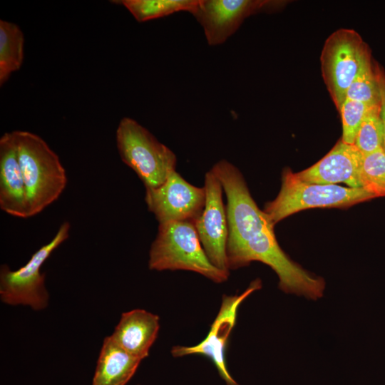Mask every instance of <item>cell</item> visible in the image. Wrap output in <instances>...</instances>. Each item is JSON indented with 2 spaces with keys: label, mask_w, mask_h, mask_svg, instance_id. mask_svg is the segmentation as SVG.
Segmentation results:
<instances>
[{
  "label": "cell",
  "mask_w": 385,
  "mask_h": 385,
  "mask_svg": "<svg viewBox=\"0 0 385 385\" xmlns=\"http://www.w3.org/2000/svg\"><path fill=\"white\" fill-rule=\"evenodd\" d=\"M211 171L221 183L227 199L229 270L260 262L277 274L279 288L284 292L314 300L322 297L324 279L303 269L282 250L276 239L274 225L258 207L240 170L222 160Z\"/></svg>",
  "instance_id": "1"
},
{
  "label": "cell",
  "mask_w": 385,
  "mask_h": 385,
  "mask_svg": "<svg viewBox=\"0 0 385 385\" xmlns=\"http://www.w3.org/2000/svg\"><path fill=\"white\" fill-rule=\"evenodd\" d=\"M16 145L28 203L29 217L54 202L67 184L58 155L39 135L25 130L12 131Z\"/></svg>",
  "instance_id": "2"
},
{
  "label": "cell",
  "mask_w": 385,
  "mask_h": 385,
  "mask_svg": "<svg viewBox=\"0 0 385 385\" xmlns=\"http://www.w3.org/2000/svg\"><path fill=\"white\" fill-rule=\"evenodd\" d=\"M148 267L155 271H191L215 283L225 282L230 274L211 263L200 243L195 224L189 222L159 224L149 251Z\"/></svg>",
  "instance_id": "3"
},
{
  "label": "cell",
  "mask_w": 385,
  "mask_h": 385,
  "mask_svg": "<svg viewBox=\"0 0 385 385\" xmlns=\"http://www.w3.org/2000/svg\"><path fill=\"white\" fill-rule=\"evenodd\" d=\"M375 198L362 188L311 183L298 178L289 168L282 175L277 196L265 204L264 212L275 225L299 211L317 207L345 208Z\"/></svg>",
  "instance_id": "4"
},
{
  "label": "cell",
  "mask_w": 385,
  "mask_h": 385,
  "mask_svg": "<svg viewBox=\"0 0 385 385\" xmlns=\"http://www.w3.org/2000/svg\"><path fill=\"white\" fill-rule=\"evenodd\" d=\"M115 141L122 161L136 173L145 188L159 187L176 171L175 154L131 118L120 120Z\"/></svg>",
  "instance_id": "5"
},
{
  "label": "cell",
  "mask_w": 385,
  "mask_h": 385,
  "mask_svg": "<svg viewBox=\"0 0 385 385\" xmlns=\"http://www.w3.org/2000/svg\"><path fill=\"white\" fill-rule=\"evenodd\" d=\"M71 225L64 221L52 240L33 254L26 265L11 270L6 265L0 268V299L8 305L28 306L36 311L48 305L49 294L41 266L69 237Z\"/></svg>",
  "instance_id": "6"
},
{
  "label": "cell",
  "mask_w": 385,
  "mask_h": 385,
  "mask_svg": "<svg viewBox=\"0 0 385 385\" xmlns=\"http://www.w3.org/2000/svg\"><path fill=\"white\" fill-rule=\"evenodd\" d=\"M320 61L324 81L339 111L349 87L371 61L369 49L354 30L341 29L326 40Z\"/></svg>",
  "instance_id": "7"
},
{
  "label": "cell",
  "mask_w": 385,
  "mask_h": 385,
  "mask_svg": "<svg viewBox=\"0 0 385 385\" xmlns=\"http://www.w3.org/2000/svg\"><path fill=\"white\" fill-rule=\"evenodd\" d=\"M260 279L252 281L240 294L225 295L220 310L211 324L206 337L192 346H175L171 349L174 357L188 355H202L210 359L215 366L220 377L227 385H240L230 375L225 361V351L230 335L235 327L237 310L242 302L252 292L261 289Z\"/></svg>",
  "instance_id": "8"
},
{
  "label": "cell",
  "mask_w": 385,
  "mask_h": 385,
  "mask_svg": "<svg viewBox=\"0 0 385 385\" xmlns=\"http://www.w3.org/2000/svg\"><path fill=\"white\" fill-rule=\"evenodd\" d=\"M145 201L159 224L189 222L201 215L205 203L203 187H196L173 172L159 187L145 188Z\"/></svg>",
  "instance_id": "9"
},
{
  "label": "cell",
  "mask_w": 385,
  "mask_h": 385,
  "mask_svg": "<svg viewBox=\"0 0 385 385\" xmlns=\"http://www.w3.org/2000/svg\"><path fill=\"white\" fill-rule=\"evenodd\" d=\"M203 188L205 192V207L195 227L211 263L218 269L230 272L226 254L228 223L222 199L224 190L211 170L205 173Z\"/></svg>",
  "instance_id": "10"
},
{
  "label": "cell",
  "mask_w": 385,
  "mask_h": 385,
  "mask_svg": "<svg viewBox=\"0 0 385 385\" xmlns=\"http://www.w3.org/2000/svg\"><path fill=\"white\" fill-rule=\"evenodd\" d=\"M272 1L199 0L191 13L202 26L209 45L223 43L245 18L264 9L276 8Z\"/></svg>",
  "instance_id": "11"
},
{
  "label": "cell",
  "mask_w": 385,
  "mask_h": 385,
  "mask_svg": "<svg viewBox=\"0 0 385 385\" xmlns=\"http://www.w3.org/2000/svg\"><path fill=\"white\" fill-rule=\"evenodd\" d=\"M363 154L354 144L341 139L320 160L295 173L302 180L316 184L344 183L350 188H362L360 172Z\"/></svg>",
  "instance_id": "12"
},
{
  "label": "cell",
  "mask_w": 385,
  "mask_h": 385,
  "mask_svg": "<svg viewBox=\"0 0 385 385\" xmlns=\"http://www.w3.org/2000/svg\"><path fill=\"white\" fill-rule=\"evenodd\" d=\"M0 208L16 217H29L25 183L13 132L0 138Z\"/></svg>",
  "instance_id": "13"
},
{
  "label": "cell",
  "mask_w": 385,
  "mask_h": 385,
  "mask_svg": "<svg viewBox=\"0 0 385 385\" xmlns=\"http://www.w3.org/2000/svg\"><path fill=\"white\" fill-rule=\"evenodd\" d=\"M159 317L142 309H135L121 314L112 339L133 356L144 359L157 339L160 329Z\"/></svg>",
  "instance_id": "14"
},
{
  "label": "cell",
  "mask_w": 385,
  "mask_h": 385,
  "mask_svg": "<svg viewBox=\"0 0 385 385\" xmlns=\"http://www.w3.org/2000/svg\"><path fill=\"white\" fill-rule=\"evenodd\" d=\"M141 361L121 348L110 336L106 337L99 353L92 385H126Z\"/></svg>",
  "instance_id": "15"
},
{
  "label": "cell",
  "mask_w": 385,
  "mask_h": 385,
  "mask_svg": "<svg viewBox=\"0 0 385 385\" xmlns=\"http://www.w3.org/2000/svg\"><path fill=\"white\" fill-rule=\"evenodd\" d=\"M24 36L20 27L12 22L0 20V85L11 73L19 71L24 61Z\"/></svg>",
  "instance_id": "16"
},
{
  "label": "cell",
  "mask_w": 385,
  "mask_h": 385,
  "mask_svg": "<svg viewBox=\"0 0 385 385\" xmlns=\"http://www.w3.org/2000/svg\"><path fill=\"white\" fill-rule=\"evenodd\" d=\"M115 2L124 6L138 22H144L182 11L192 13L199 0H122Z\"/></svg>",
  "instance_id": "17"
},
{
  "label": "cell",
  "mask_w": 385,
  "mask_h": 385,
  "mask_svg": "<svg viewBox=\"0 0 385 385\" xmlns=\"http://www.w3.org/2000/svg\"><path fill=\"white\" fill-rule=\"evenodd\" d=\"M384 135L380 104L372 106L360 125L354 145L363 155H366L383 148Z\"/></svg>",
  "instance_id": "18"
},
{
  "label": "cell",
  "mask_w": 385,
  "mask_h": 385,
  "mask_svg": "<svg viewBox=\"0 0 385 385\" xmlns=\"http://www.w3.org/2000/svg\"><path fill=\"white\" fill-rule=\"evenodd\" d=\"M360 180L362 188L374 197H385V153L383 148L363 155Z\"/></svg>",
  "instance_id": "19"
},
{
  "label": "cell",
  "mask_w": 385,
  "mask_h": 385,
  "mask_svg": "<svg viewBox=\"0 0 385 385\" xmlns=\"http://www.w3.org/2000/svg\"><path fill=\"white\" fill-rule=\"evenodd\" d=\"M346 98L369 106L380 104V94L374 66L368 63L358 74L346 93ZM345 98V99H346Z\"/></svg>",
  "instance_id": "20"
},
{
  "label": "cell",
  "mask_w": 385,
  "mask_h": 385,
  "mask_svg": "<svg viewBox=\"0 0 385 385\" xmlns=\"http://www.w3.org/2000/svg\"><path fill=\"white\" fill-rule=\"evenodd\" d=\"M371 106L356 101L346 98L339 112L342 123L341 140L348 144H354L360 125Z\"/></svg>",
  "instance_id": "21"
},
{
  "label": "cell",
  "mask_w": 385,
  "mask_h": 385,
  "mask_svg": "<svg viewBox=\"0 0 385 385\" xmlns=\"http://www.w3.org/2000/svg\"><path fill=\"white\" fill-rule=\"evenodd\" d=\"M374 68L380 94L381 118L384 132L383 150L385 153V73L378 65H375Z\"/></svg>",
  "instance_id": "22"
}]
</instances>
